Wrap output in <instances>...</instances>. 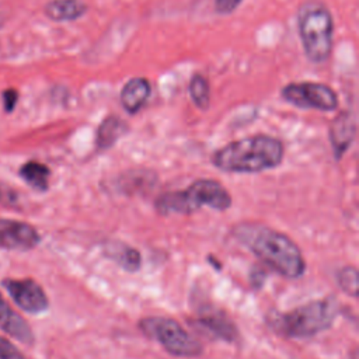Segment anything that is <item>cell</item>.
I'll use <instances>...</instances> for the list:
<instances>
[{"mask_svg": "<svg viewBox=\"0 0 359 359\" xmlns=\"http://www.w3.org/2000/svg\"><path fill=\"white\" fill-rule=\"evenodd\" d=\"M233 234L257 258L278 273L290 279L300 278L304 273L306 264L302 251L286 234L251 222L234 226Z\"/></svg>", "mask_w": 359, "mask_h": 359, "instance_id": "cell-1", "label": "cell"}, {"mask_svg": "<svg viewBox=\"0 0 359 359\" xmlns=\"http://www.w3.org/2000/svg\"><path fill=\"white\" fill-rule=\"evenodd\" d=\"M282 158L283 144L279 139L255 135L216 150L212 156V163L227 172H261L278 167Z\"/></svg>", "mask_w": 359, "mask_h": 359, "instance_id": "cell-2", "label": "cell"}, {"mask_svg": "<svg viewBox=\"0 0 359 359\" xmlns=\"http://www.w3.org/2000/svg\"><path fill=\"white\" fill-rule=\"evenodd\" d=\"M338 311L334 297L309 302L286 313L269 316L268 324L275 332L287 338H309L330 328Z\"/></svg>", "mask_w": 359, "mask_h": 359, "instance_id": "cell-3", "label": "cell"}, {"mask_svg": "<svg viewBox=\"0 0 359 359\" xmlns=\"http://www.w3.org/2000/svg\"><path fill=\"white\" fill-rule=\"evenodd\" d=\"M231 205L229 191L216 180H196L184 191L163 194L156 201V210L163 215H189L202 206L226 210Z\"/></svg>", "mask_w": 359, "mask_h": 359, "instance_id": "cell-4", "label": "cell"}, {"mask_svg": "<svg viewBox=\"0 0 359 359\" xmlns=\"http://www.w3.org/2000/svg\"><path fill=\"white\" fill-rule=\"evenodd\" d=\"M334 22L327 7L310 0L299 11V34L306 56L316 63L324 62L332 48Z\"/></svg>", "mask_w": 359, "mask_h": 359, "instance_id": "cell-5", "label": "cell"}, {"mask_svg": "<svg viewBox=\"0 0 359 359\" xmlns=\"http://www.w3.org/2000/svg\"><path fill=\"white\" fill-rule=\"evenodd\" d=\"M144 335L156 339L168 353L174 356H198L202 345L188 334L175 320L167 317H146L139 323Z\"/></svg>", "mask_w": 359, "mask_h": 359, "instance_id": "cell-6", "label": "cell"}, {"mask_svg": "<svg viewBox=\"0 0 359 359\" xmlns=\"http://www.w3.org/2000/svg\"><path fill=\"white\" fill-rule=\"evenodd\" d=\"M282 97L299 108L332 111L338 105V97L334 90L323 83L303 81L287 84L282 90Z\"/></svg>", "mask_w": 359, "mask_h": 359, "instance_id": "cell-7", "label": "cell"}, {"mask_svg": "<svg viewBox=\"0 0 359 359\" xmlns=\"http://www.w3.org/2000/svg\"><path fill=\"white\" fill-rule=\"evenodd\" d=\"M3 285L15 304L27 313L39 314L49 306L43 289L34 279H4Z\"/></svg>", "mask_w": 359, "mask_h": 359, "instance_id": "cell-8", "label": "cell"}, {"mask_svg": "<svg viewBox=\"0 0 359 359\" xmlns=\"http://www.w3.org/2000/svg\"><path fill=\"white\" fill-rule=\"evenodd\" d=\"M41 237L28 223L0 219V247L6 250L27 251L38 245Z\"/></svg>", "mask_w": 359, "mask_h": 359, "instance_id": "cell-9", "label": "cell"}, {"mask_svg": "<svg viewBox=\"0 0 359 359\" xmlns=\"http://www.w3.org/2000/svg\"><path fill=\"white\" fill-rule=\"evenodd\" d=\"M0 330L22 344H32L34 334L24 318L17 314L0 294Z\"/></svg>", "mask_w": 359, "mask_h": 359, "instance_id": "cell-10", "label": "cell"}, {"mask_svg": "<svg viewBox=\"0 0 359 359\" xmlns=\"http://www.w3.org/2000/svg\"><path fill=\"white\" fill-rule=\"evenodd\" d=\"M353 136H355V119L351 115V112L344 111L334 119L330 129V137H331V144L334 149L335 158H339L344 154V151L349 147Z\"/></svg>", "mask_w": 359, "mask_h": 359, "instance_id": "cell-11", "label": "cell"}, {"mask_svg": "<svg viewBox=\"0 0 359 359\" xmlns=\"http://www.w3.org/2000/svg\"><path fill=\"white\" fill-rule=\"evenodd\" d=\"M150 95V83L143 77L130 79L121 91L122 107L130 112H137L147 101Z\"/></svg>", "mask_w": 359, "mask_h": 359, "instance_id": "cell-12", "label": "cell"}, {"mask_svg": "<svg viewBox=\"0 0 359 359\" xmlns=\"http://www.w3.org/2000/svg\"><path fill=\"white\" fill-rule=\"evenodd\" d=\"M87 6L81 0H50L45 14L53 21H73L86 14Z\"/></svg>", "mask_w": 359, "mask_h": 359, "instance_id": "cell-13", "label": "cell"}, {"mask_svg": "<svg viewBox=\"0 0 359 359\" xmlns=\"http://www.w3.org/2000/svg\"><path fill=\"white\" fill-rule=\"evenodd\" d=\"M198 324L202 330H205V332L210 334L212 337H216L229 342L236 341V337H237L236 327L222 316L213 314V316L201 317L198 320Z\"/></svg>", "mask_w": 359, "mask_h": 359, "instance_id": "cell-14", "label": "cell"}, {"mask_svg": "<svg viewBox=\"0 0 359 359\" xmlns=\"http://www.w3.org/2000/svg\"><path fill=\"white\" fill-rule=\"evenodd\" d=\"M126 132V123L118 116H108L102 121L97 132V146L100 149L111 147Z\"/></svg>", "mask_w": 359, "mask_h": 359, "instance_id": "cell-15", "label": "cell"}, {"mask_svg": "<svg viewBox=\"0 0 359 359\" xmlns=\"http://www.w3.org/2000/svg\"><path fill=\"white\" fill-rule=\"evenodd\" d=\"M21 178L36 191H46L49 185L50 170L38 161H28L20 168Z\"/></svg>", "mask_w": 359, "mask_h": 359, "instance_id": "cell-16", "label": "cell"}, {"mask_svg": "<svg viewBox=\"0 0 359 359\" xmlns=\"http://www.w3.org/2000/svg\"><path fill=\"white\" fill-rule=\"evenodd\" d=\"M109 257L118 262L123 269L129 272H135L140 268V254L137 250L126 245V244H109V248L107 250Z\"/></svg>", "mask_w": 359, "mask_h": 359, "instance_id": "cell-17", "label": "cell"}, {"mask_svg": "<svg viewBox=\"0 0 359 359\" xmlns=\"http://www.w3.org/2000/svg\"><path fill=\"white\" fill-rule=\"evenodd\" d=\"M189 95L195 105L201 109H206L210 100V91L209 84L205 77L195 74L189 81Z\"/></svg>", "mask_w": 359, "mask_h": 359, "instance_id": "cell-18", "label": "cell"}, {"mask_svg": "<svg viewBox=\"0 0 359 359\" xmlns=\"http://www.w3.org/2000/svg\"><path fill=\"white\" fill-rule=\"evenodd\" d=\"M338 283L339 287L349 296L356 297L358 296V271L355 266H345L342 268L338 275Z\"/></svg>", "mask_w": 359, "mask_h": 359, "instance_id": "cell-19", "label": "cell"}, {"mask_svg": "<svg viewBox=\"0 0 359 359\" xmlns=\"http://www.w3.org/2000/svg\"><path fill=\"white\" fill-rule=\"evenodd\" d=\"M0 359H25V356L8 339L0 337Z\"/></svg>", "mask_w": 359, "mask_h": 359, "instance_id": "cell-20", "label": "cell"}, {"mask_svg": "<svg viewBox=\"0 0 359 359\" xmlns=\"http://www.w3.org/2000/svg\"><path fill=\"white\" fill-rule=\"evenodd\" d=\"M1 98H3V108L7 114L13 112L17 102H18V91L15 88H7L3 91L1 94Z\"/></svg>", "mask_w": 359, "mask_h": 359, "instance_id": "cell-21", "label": "cell"}, {"mask_svg": "<svg viewBox=\"0 0 359 359\" xmlns=\"http://www.w3.org/2000/svg\"><path fill=\"white\" fill-rule=\"evenodd\" d=\"M243 0H216L215 7L216 11L220 14H229L231 13Z\"/></svg>", "mask_w": 359, "mask_h": 359, "instance_id": "cell-22", "label": "cell"}, {"mask_svg": "<svg viewBox=\"0 0 359 359\" xmlns=\"http://www.w3.org/2000/svg\"><path fill=\"white\" fill-rule=\"evenodd\" d=\"M15 199H17V195H15L10 188L0 185V202H1V203L10 205V203H13Z\"/></svg>", "mask_w": 359, "mask_h": 359, "instance_id": "cell-23", "label": "cell"}]
</instances>
